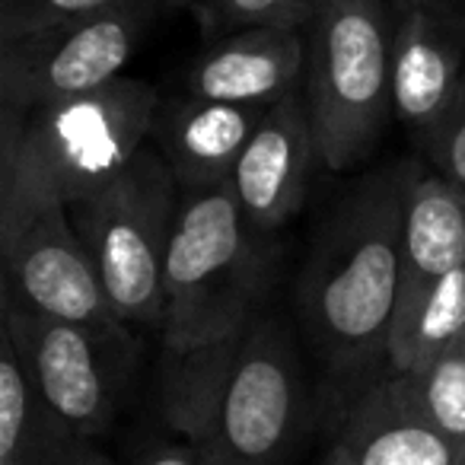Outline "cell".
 Segmentation results:
<instances>
[{
    "instance_id": "cell-4",
    "label": "cell",
    "mask_w": 465,
    "mask_h": 465,
    "mask_svg": "<svg viewBox=\"0 0 465 465\" xmlns=\"http://www.w3.org/2000/svg\"><path fill=\"white\" fill-rule=\"evenodd\" d=\"M389 0H322L303 26V96L316 124L322 166L348 173L380 143L392 112Z\"/></svg>"
},
{
    "instance_id": "cell-13",
    "label": "cell",
    "mask_w": 465,
    "mask_h": 465,
    "mask_svg": "<svg viewBox=\"0 0 465 465\" xmlns=\"http://www.w3.org/2000/svg\"><path fill=\"white\" fill-rule=\"evenodd\" d=\"M272 105L213 103L198 96L160 99L150 143L163 153L182 192L223 185L232 179L249 137Z\"/></svg>"
},
{
    "instance_id": "cell-16",
    "label": "cell",
    "mask_w": 465,
    "mask_h": 465,
    "mask_svg": "<svg viewBox=\"0 0 465 465\" xmlns=\"http://www.w3.org/2000/svg\"><path fill=\"white\" fill-rule=\"evenodd\" d=\"M249 331L223 338V341L175 351V354H163V418L188 443L201 446L211 433Z\"/></svg>"
},
{
    "instance_id": "cell-8",
    "label": "cell",
    "mask_w": 465,
    "mask_h": 465,
    "mask_svg": "<svg viewBox=\"0 0 465 465\" xmlns=\"http://www.w3.org/2000/svg\"><path fill=\"white\" fill-rule=\"evenodd\" d=\"M306 414L303 376L291 335L274 319H259L220 401L204 465H284Z\"/></svg>"
},
{
    "instance_id": "cell-20",
    "label": "cell",
    "mask_w": 465,
    "mask_h": 465,
    "mask_svg": "<svg viewBox=\"0 0 465 465\" xmlns=\"http://www.w3.org/2000/svg\"><path fill=\"white\" fill-rule=\"evenodd\" d=\"M322 0H198L192 7L201 33L230 35L249 26H291L303 29Z\"/></svg>"
},
{
    "instance_id": "cell-3",
    "label": "cell",
    "mask_w": 465,
    "mask_h": 465,
    "mask_svg": "<svg viewBox=\"0 0 465 465\" xmlns=\"http://www.w3.org/2000/svg\"><path fill=\"white\" fill-rule=\"evenodd\" d=\"M272 262V236L249 223L230 182L182 192L163 274V354L246 335Z\"/></svg>"
},
{
    "instance_id": "cell-23",
    "label": "cell",
    "mask_w": 465,
    "mask_h": 465,
    "mask_svg": "<svg viewBox=\"0 0 465 465\" xmlns=\"http://www.w3.org/2000/svg\"><path fill=\"white\" fill-rule=\"evenodd\" d=\"M134 465H204L201 450L194 443H156L141 452Z\"/></svg>"
},
{
    "instance_id": "cell-2",
    "label": "cell",
    "mask_w": 465,
    "mask_h": 465,
    "mask_svg": "<svg viewBox=\"0 0 465 465\" xmlns=\"http://www.w3.org/2000/svg\"><path fill=\"white\" fill-rule=\"evenodd\" d=\"M160 93L137 77L67 99L0 105V220L80 204L150 143Z\"/></svg>"
},
{
    "instance_id": "cell-14",
    "label": "cell",
    "mask_w": 465,
    "mask_h": 465,
    "mask_svg": "<svg viewBox=\"0 0 465 465\" xmlns=\"http://www.w3.org/2000/svg\"><path fill=\"white\" fill-rule=\"evenodd\" d=\"M335 443L351 465H456V446L433 427L411 376L401 373L354 401Z\"/></svg>"
},
{
    "instance_id": "cell-19",
    "label": "cell",
    "mask_w": 465,
    "mask_h": 465,
    "mask_svg": "<svg viewBox=\"0 0 465 465\" xmlns=\"http://www.w3.org/2000/svg\"><path fill=\"white\" fill-rule=\"evenodd\" d=\"M424 414L452 446L465 443V335L456 338L424 373L411 376Z\"/></svg>"
},
{
    "instance_id": "cell-21",
    "label": "cell",
    "mask_w": 465,
    "mask_h": 465,
    "mask_svg": "<svg viewBox=\"0 0 465 465\" xmlns=\"http://www.w3.org/2000/svg\"><path fill=\"white\" fill-rule=\"evenodd\" d=\"M122 4H128V0H0V33L86 20V16L122 7Z\"/></svg>"
},
{
    "instance_id": "cell-28",
    "label": "cell",
    "mask_w": 465,
    "mask_h": 465,
    "mask_svg": "<svg viewBox=\"0 0 465 465\" xmlns=\"http://www.w3.org/2000/svg\"><path fill=\"white\" fill-rule=\"evenodd\" d=\"M456 465H465V443L459 446V452H456Z\"/></svg>"
},
{
    "instance_id": "cell-5",
    "label": "cell",
    "mask_w": 465,
    "mask_h": 465,
    "mask_svg": "<svg viewBox=\"0 0 465 465\" xmlns=\"http://www.w3.org/2000/svg\"><path fill=\"white\" fill-rule=\"evenodd\" d=\"M182 204V185L147 143L96 194L71 204V220L103 278L112 312L124 325H163V274Z\"/></svg>"
},
{
    "instance_id": "cell-27",
    "label": "cell",
    "mask_w": 465,
    "mask_h": 465,
    "mask_svg": "<svg viewBox=\"0 0 465 465\" xmlns=\"http://www.w3.org/2000/svg\"><path fill=\"white\" fill-rule=\"evenodd\" d=\"M198 0H160L163 10H192Z\"/></svg>"
},
{
    "instance_id": "cell-25",
    "label": "cell",
    "mask_w": 465,
    "mask_h": 465,
    "mask_svg": "<svg viewBox=\"0 0 465 465\" xmlns=\"http://www.w3.org/2000/svg\"><path fill=\"white\" fill-rule=\"evenodd\" d=\"M392 10L399 16L411 14V10L420 7H433V10H452V14H465V0H389Z\"/></svg>"
},
{
    "instance_id": "cell-22",
    "label": "cell",
    "mask_w": 465,
    "mask_h": 465,
    "mask_svg": "<svg viewBox=\"0 0 465 465\" xmlns=\"http://www.w3.org/2000/svg\"><path fill=\"white\" fill-rule=\"evenodd\" d=\"M420 150H424L433 173H440L446 182H452V185L465 192V90L459 96V103L452 105V112L446 115V122L437 128V134Z\"/></svg>"
},
{
    "instance_id": "cell-17",
    "label": "cell",
    "mask_w": 465,
    "mask_h": 465,
    "mask_svg": "<svg viewBox=\"0 0 465 465\" xmlns=\"http://www.w3.org/2000/svg\"><path fill=\"white\" fill-rule=\"evenodd\" d=\"M80 440L45 401L14 338L0 331V465H48Z\"/></svg>"
},
{
    "instance_id": "cell-15",
    "label": "cell",
    "mask_w": 465,
    "mask_h": 465,
    "mask_svg": "<svg viewBox=\"0 0 465 465\" xmlns=\"http://www.w3.org/2000/svg\"><path fill=\"white\" fill-rule=\"evenodd\" d=\"M459 265H465V192L420 166L401 223L399 306Z\"/></svg>"
},
{
    "instance_id": "cell-6",
    "label": "cell",
    "mask_w": 465,
    "mask_h": 465,
    "mask_svg": "<svg viewBox=\"0 0 465 465\" xmlns=\"http://www.w3.org/2000/svg\"><path fill=\"white\" fill-rule=\"evenodd\" d=\"M0 319L26 361L45 401L74 433L86 440L103 437L112 427L131 382L137 344L131 325L64 322L39 316L14 300H0Z\"/></svg>"
},
{
    "instance_id": "cell-12",
    "label": "cell",
    "mask_w": 465,
    "mask_h": 465,
    "mask_svg": "<svg viewBox=\"0 0 465 465\" xmlns=\"http://www.w3.org/2000/svg\"><path fill=\"white\" fill-rule=\"evenodd\" d=\"M303 29L249 26L201 52L182 77V93L213 103L274 105L303 90Z\"/></svg>"
},
{
    "instance_id": "cell-1",
    "label": "cell",
    "mask_w": 465,
    "mask_h": 465,
    "mask_svg": "<svg viewBox=\"0 0 465 465\" xmlns=\"http://www.w3.org/2000/svg\"><path fill=\"white\" fill-rule=\"evenodd\" d=\"M420 160L367 175L319 230L297 303L319 354L354 376L386 361L401 293V223Z\"/></svg>"
},
{
    "instance_id": "cell-11",
    "label": "cell",
    "mask_w": 465,
    "mask_h": 465,
    "mask_svg": "<svg viewBox=\"0 0 465 465\" xmlns=\"http://www.w3.org/2000/svg\"><path fill=\"white\" fill-rule=\"evenodd\" d=\"M465 90V14L420 7L392 39V112L424 147Z\"/></svg>"
},
{
    "instance_id": "cell-24",
    "label": "cell",
    "mask_w": 465,
    "mask_h": 465,
    "mask_svg": "<svg viewBox=\"0 0 465 465\" xmlns=\"http://www.w3.org/2000/svg\"><path fill=\"white\" fill-rule=\"evenodd\" d=\"M48 465H109V459H105V452L96 446V440L80 437V440H74L61 456H54Z\"/></svg>"
},
{
    "instance_id": "cell-18",
    "label": "cell",
    "mask_w": 465,
    "mask_h": 465,
    "mask_svg": "<svg viewBox=\"0 0 465 465\" xmlns=\"http://www.w3.org/2000/svg\"><path fill=\"white\" fill-rule=\"evenodd\" d=\"M465 335V265L427 284L395 310L386 363L392 373L418 376Z\"/></svg>"
},
{
    "instance_id": "cell-10",
    "label": "cell",
    "mask_w": 465,
    "mask_h": 465,
    "mask_svg": "<svg viewBox=\"0 0 465 465\" xmlns=\"http://www.w3.org/2000/svg\"><path fill=\"white\" fill-rule=\"evenodd\" d=\"M322 166L316 124L303 90L274 103L232 169V194L262 236H278L306 204L312 173Z\"/></svg>"
},
{
    "instance_id": "cell-7",
    "label": "cell",
    "mask_w": 465,
    "mask_h": 465,
    "mask_svg": "<svg viewBox=\"0 0 465 465\" xmlns=\"http://www.w3.org/2000/svg\"><path fill=\"white\" fill-rule=\"evenodd\" d=\"M160 10V0H128L86 20L0 33V105L80 96L124 77Z\"/></svg>"
},
{
    "instance_id": "cell-26",
    "label": "cell",
    "mask_w": 465,
    "mask_h": 465,
    "mask_svg": "<svg viewBox=\"0 0 465 465\" xmlns=\"http://www.w3.org/2000/svg\"><path fill=\"white\" fill-rule=\"evenodd\" d=\"M316 465H351V462H348V456H344V450H341V446L335 443V446H331L329 452H325L322 459H319Z\"/></svg>"
},
{
    "instance_id": "cell-9",
    "label": "cell",
    "mask_w": 465,
    "mask_h": 465,
    "mask_svg": "<svg viewBox=\"0 0 465 465\" xmlns=\"http://www.w3.org/2000/svg\"><path fill=\"white\" fill-rule=\"evenodd\" d=\"M0 262L4 297L23 310L105 329L124 325L64 204H39L0 220Z\"/></svg>"
}]
</instances>
